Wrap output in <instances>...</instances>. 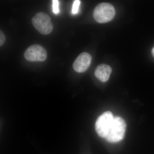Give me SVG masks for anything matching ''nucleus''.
<instances>
[{
  "label": "nucleus",
  "mask_w": 154,
  "mask_h": 154,
  "mask_svg": "<svg viewBox=\"0 0 154 154\" xmlns=\"http://www.w3.org/2000/svg\"><path fill=\"white\" fill-rule=\"evenodd\" d=\"M126 127V123L123 118L119 116L114 117L105 138L110 143H117L120 141L124 137Z\"/></svg>",
  "instance_id": "f257e3e1"
},
{
  "label": "nucleus",
  "mask_w": 154,
  "mask_h": 154,
  "mask_svg": "<svg viewBox=\"0 0 154 154\" xmlns=\"http://www.w3.org/2000/svg\"><path fill=\"white\" fill-rule=\"evenodd\" d=\"M115 10L113 6L107 3H102L94 9V17L96 22L105 23L110 22L115 17Z\"/></svg>",
  "instance_id": "f03ea898"
},
{
  "label": "nucleus",
  "mask_w": 154,
  "mask_h": 154,
  "mask_svg": "<svg viewBox=\"0 0 154 154\" xmlns=\"http://www.w3.org/2000/svg\"><path fill=\"white\" fill-rule=\"evenodd\" d=\"M32 24L39 33L48 35L52 32L53 26L50 17L43 12L36 14L32 20Z\"/></svg>",
  "instance_id": "7ed1b4c3"
},
{
  "label": "nucleus",
  "mask_w": 154,
  "mask_h": 154,
  "mask_svg": "<svg viewBox=\"0 0 154 154\" xmlns=\"http://www.w3.org/2000/svg\"><path fill=\"white\" fill-rule=\"evenodd\" d=\"M114 117L110 111H106L98 117L95 124V130L99 137H106Z\"/></svg>",
  "instance_id": "20e7f679"
},
{
  "label": "nucleus",
  "mask_w": 154,
  "mask_h": 154,
  "mask_svg": "<svg viewBox=\"0 0 154 154\" xmlns=\"http://www.w3.org/2000/svg\"><path fill=\"white\" fill-rule=\"evenodd\" d=\"M24 56L29 61L43 62L46 59L47 54L46 50L42 46L33 45L26 50Z\"/></svg>",
  "instance_id": "39448f33"
},
{
  "label": "nucleus",
  "mask_w": 154,
  "mask_h": 154,
  "mask_svg": "<svg viewBox=\"0 0 154 154\" xmlns=\"http://www.w3.org/2000/svg\"><path fill=\"white\" fill-rule=\"evenodd\" d=\"M92 57L89 54L86 52L81 53L76 59L73 67L75 71L79 73L85 72L90 67Z\"/></svg>",
  "instance_id": "423d86ee"
},
{
  "label": "nucleus",
  "mask_w": 154,
  "mask_h": 154,
  "mask_svg": "<svg viewBox=\"0 0 154 154\" xmlns=\"http://www.w3.org/2000/svg\"><path fill=\"white\" fill-rule=\"evenodd\" d=\"M111 72L112 69L109 66L102 64L96 67L94 74L99 81L105 82L109 80Z\"/></svg>",
  "instance_id": "0eeeda50"
},
{
  "label": "nucleus",
  "mask_w": 154,
  "mask_h": 154,
  "mask_svg": "<svg viewBox=\"0 0 154 154\" xmlns=\"http://www.w3.org/2000/svg\"><path fill=\"white\" fill-rule=\"evenodd\" d=\"M80 4H81V1L79 0H75L74 2L72 10V14L75 15L78 14Z\"/></svg>",
  "instance_id": "6e6552de"
},
{
  "label": "nucleus",
  "mask_w": 154,
  "mask_h": 154,
  "mask_svg": "<svg viewBox=\"0 0 154 154\" xmlns=\"http://www.w3.org/2000/svg\"><path fill=\"white\" fill-rule=\"evenodd\" d=\"M52 7L54 14L57 15L60 12L59 2L58 0L52 1Z\"/></svg>",
  "instance_id": "1a4fd4ad"
},
{
  "label": "nucleus",
  "mask_w": 154,
  "mask_h": 154,
  "mask_svg": "<svg viewBox=\"0 0 154 154\" xmlns=\"http://www.w3.org/2000/svg\"><path fill=\"white\" fill-rule=\"evenodd\" d=\"M5 36L2 30L0 31V46H2L5 42Z\"/></svg>",
  "instance_id": "9d476101"
},
{
  "label": "nucleus",
  "mask_w": 154,
  "mask_h": 154,
  "mask_svg": "<svg viewBox=\"0 0 154 154\" xmlns=\"http://www.w3.org/2000/svg\"><path fill=\"white\" fill-rule=\"evenodd\" d=\"M152 54L153 56V57H154V47H153V48H152Z\"/></svg>",
  "instance_id": "9b49d317"
}]
</instances>
